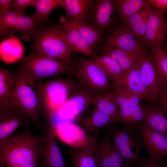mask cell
I'll use <instances>...</instances> for the list:
<instances>
[{
	"label": "cell",
	"instance_id": "obj_37",
	"mask_svg": "<svg viewBox=\"0 0 167 167\" xmlns=\"http://www.w3.org/2000/svg\"><path fill=\"white\" fill-rule=\"evenodd\" d=\"M36 0H13L10 10L17 13L24 14L25 9L28 7L34 6Z\"/></svg>",
	"mask_w": 167,
	"mask_h": 167
},
{
	"label": "cell",
	"instance_id": "obj_10",
	"mask_svg": "<svg viewBox=\"0 0 167 167\" xmlns=\"http://www.w3.org/2000/svg\"><path fill=\"white\" fill-rule=\"evenodd\" d=\"M92 151L98 167H126L121 154L107 134L101 139L96 137Z\"/></svg>",
	"mask_w": 167,
	"mask_h": 167
},
{
	"label": "cell",
	"instance_id": "obj_24",
	"mask_svg": "<svg viewBox=\"0 0 167 167\" xmlns=\"http://www.w3.org/2000/svg\"><path fill=\"white\" fill-rule=\"evenodd\" d=\"M0 58L6 64L14 63L23 58V46L18 36H13L3 41L0 44Z\"/></svg>",
	"mask_w": 167,
	"mask_h": 167
},
{
	"label": "cell",
	"instance_id": "obj_36",
	"mask_svg": "<svg viewBox=\"0 0 167 167\" xmlns=\"http://www.w3.org/2000/svg\"><path fill=\"white\" fill-rule=\"evenodd\" d=\"M148 17L145 18L130 29L137 40L144 48L147 47L145 34Z\"/></svg>",
	"mask_w": 167,
	"mask_h": 167
},
{
	"label": "cell",
	"instance_id": "obj_43",
	"mask_svg": "<svg viewBox=\"0 0 167 167\" xmlns=\"http://www.w3.org/2000/svg\"><path fill=\"white\" fill-rule=\"evenodd\" d=\"M161 47L164 52L167 55V45L165 43L161 46Z\"/></svg>",
	"mask_w": 167,
	"mask_h": 167
},
{
	"label": "cell",
	"instance_id": "obj_30",
	"mask_svg": "<svg viewBox=\"0 0 167 167\" xmlns=\"http://www.w3.org/2000/svg\"><path fill=\"white\" fill-rule=\"evenodd\" d=\"M117 16L122 23L130 16L139 10L146 0H113Z\"/></svg>",
	"mask_w": 167,
	"mask_h": 167
},
{
	"label": "cell",
	"instance_id": "obj_21",
	"mask_svg": "<svg viewBox=\"0 0 167 167\" xmlns=\"http://www.w3.org/2000/svg\"><path fill=\"white\" fill-rule=\"evenodd\" d=\"M114 91L110 90L96 95L92 99L91 105L94 109L112 118L115 123L120 110L114 99Z\"/></svg>",
	"mask_w": 167,
	"mask_h": 167
},
{
	"label": "cell",
	"instance_id": "obj_26",
	"mask_svg": "<svg viewBox=\"0 0 167 167\" xmlns=\"http://www.w3.org/2000/svg\"><path fill=\"white\" fill-rule=\"evenodd\" d=\"M147 113L143 123L167 137V116L159 107L152 105H146Z\"/></svg>",
	"mask_w": 167,
	"mask_h": 167
},
{
	"label": "cell",
	"instance_id": "obj_45",
	"mask_svg": "<svg viewBox=\"0 0 167 167\" xmlns=\"http://www.w3.org/2000/svg\"><path fill=\"white\" fill-rule=\"evenodd\" d=\"M166 45H167V41L165 43Z\"/></svg>",
	"mask_w": 167,
	"mask_h": 167
},
{
	"label": "cell",
	"instance_id": "obj_41",
	"mask_svg": "<svg viewBox=\"0 0 167 167\" xmlns=\"http://www.w3.org/2000/svg\"><path fill=\"white\" fill-rule=\"evenodd\" d=\"M12 0H0V11L10 10Z\"/></svg>",
	"mask_w": 167,
	"mask_h": 167
},
{
	"label": "cell",
	"instance_id": "obj_20",
	"mask_svg": "<svg viewBox=\"0 0 167 167\" xmlns=\"http://www.w3.org/2000/svg\"><path fill=\"white\" fill-rule=\"evenodd\" d=\"M106 55L115 61L120 66L123 72L127 71L139 62L140 53H132L111 48L105 45H98L94 54L98 52Z\"/></svg>",
	"mask_w": 167,
	"mask_h": 167
},
{
	"label": "cell",
	"instance_id": "obj_23",
	"mask_svg": "<svg viewBox=\"0 0 167 167\" xmlns=\"http://www.w3.org/2000/svg\"><path fill=\"white\" fill-rule=\"evenodd\" d=\"M94 140L84 147L70 149L69 163L71 167H98L92 151Z\"/></svg>",
	"mask_w": 167,
	"mask_h": 167
},
{
	"label": "cell",
	"instance_id": "obj_13",
	"mask_svg": "<svg viewBox=\"0 0 167 167\" xmlns=\"http://www.w3.org/2000/svg\"><path fill=\"white\" fill-rule=\"evenodd\" d=\"M166 22L164 14L152 7L147 18L145 34L147 47H160L167 41Z\"/></svg>",
	"mask_w": 167,
	"mask_h": 167
},
{
	"label": "cell",
	"instance_id": "obj_22",
	"mask_svg": "<svg viewBox=\"0 0 167 167\" xmlns=\"http://www.w3.org/2000/svg\"><path fill=\"white\" fill-rule=\"evenodd\" d=\"M62 34L72 54L92 56L96 50L91 46L75 30L62 26Z\"/></svg>",
	"mask_w": 167,
	"mask_h": 167
},
{
	"label": "cell",
	"instance_id": "obj_42",
	"mask_svg": "<svg viewBox=\"0 0 167 167\" xmlns=\"http://www.w3.org/2000/svg\"><path fill=\"white\" fill-rule=\"evenodd\" d=\"M38 161H33L24 165L11 167H38Z\"/></svg>",
	"mask_w": 167,
	"mask_h": 167
},
{
	"label": "cell",
	"instance_id": "obj_25",
	"mask_svg": "<svg viewBox=\"0 0 167 167\" xmlns=\"http://www.w3.org/2000/svg\"><path fill=\"white\" fill-rule=\"evenodd\" d=\"M95 95L80 86L65 103L76 119L85 112L92 105V99Z\"/></svg>",
	"mask_w": 167,
	"mask_h": 167
},
{
	"label": "cell",
	"instance_id": "obj_28",
	"mask_svg": "<svg viewBox=\"0 0 167 167\" xmlns=\"http://www.w3.org/2000/svg\"><path fill=\"white\" fill-rule=\"evenodd\" d=\"M146 105L137 106L121 109L116 123L122 125H139L144 121L147 113Z\"/></svg>",
	"mask_w": 167,
	"mask_h": 167
},
{
	"label": "cell",
	"instance_id": "obj_18",
	"mask_svg": "<svg viewBox=\"0 0 167 167\" xmlns=\"http://www.w3.org/2000/svg\"><path fill=\"white\" fill-rule=\"evenodd\" d=\"M59 21L63 27L72 28L76 30L87 43L95 50L97 45L104 43L102 33L93 25L69 19L64 16L61 17Z\"/></svg>",
	"mask_w": 167,
	"mask_h": 167
},
{
	"label": "cell",
	"instance_id": "obj_34",
	"mask_svg": "<svg viewBox=\"0 0 167 167\" xmlns=\"http://www.w3.org/2000/svg\"><path fill=\"white\" fill-rule=\"evenodd\" d=\"M114 96L120 109L138 105L144 100L140 96L121 89L114 90Z\"/></svg>",
	"mask_w": 167,
	"mask_h": 167
},
{
	"label": "cell",
	"instance_id": "obj_6",
	"mask_svg": "<svg viewBox=\"0 0 167 167\" xmlns=\"http://www.w3.org/2000/svg\"><path fill=\"white\" fill-rule=\"evenodd\" d=\"M73 75L84 89L96 95L114 89L104 72L92 57L75 58Z\"/></svg>",
	"mask_w": 167,
	"mask_h": 167
},
{
	"label": "cell",
	"instance_id": "obj_4",
	"mask_svg": "<svg viewBox=\"0 0 167 167\" xmlns=\"http://www.w3.org/2000/svg\"><path fill=\"white\" fill-rule=\"evenodd\" d=\"M107 126V134L119 151L126 167H138L144 158L141 151L144 148L139 125L129 124L113 127Z\"/></svg>",
	"mask_w": 167,
	"mask_h": 167
},
{
	"label": "cell",
	"instance_id": "obj_31",
	"mask_svg": "<svg viewBox=\"0 0 167 167\" xmlns=\"http://www.w3.org/2000/svg\"><path fill=\"white\" fill-rule=\"evenodd\" d=\"M15 83V74L8 69H0V107L7 105Z\"/></svg>",
	"mask_w": 167,
	"mask_h": 167
},
{
	"label": "cell",
	"instance_id": "obj_33",
	"mask_svg": "<svg viewBox=\"0 0 167 167\" xmlns=\"http://www.w3.org/2000/svg\"><path fill=\"white\" fill-rule=\"evenodd\" d=\"M151 49L162 88L167 86V55L161 47Z\"/></svg>",
	"mask_w": 167,
	"mask_h": 167
},
{
	"label": "cell",
	"instance_id": "obj_17",
	"mask_svg": "<svg viewBox=\"0 0 167 167\" xmlns=\"http://www.w3.org/2000/svg\"><path fill=\"white\" fill-rule=\"evenodd\" d=\"M139 126L144 148L147 150L148 156L163 157L167 155V137L142 123Z\"/></svg>",
	"mask_w": 167,
	"mask_h": 167
},
{
	"label": "cell",
	"instance_id": "obj_8",
	"mask_svg": "<svg viewBox=\"0 0 167 167\" xmlns=\"http://www.w3.org/2000/svg\"><path fill=\"white\" fill-rule=\"evenodd\" d=\"M41 26L32 15H27L9 10L0 11V36L4 37L11 30H16L20 34L21 39L26 41H32L35 29Z\"/></svg>",
	"mask_w": 167,
	"mask_h": 167
},
{
	"label": "cell",
	"instance_id": "obj_12",
	"mask_svg": "<svg viewBox=\"0 0 167 167\" xmlns=\"http://www.w3.org/2000/svg\"><path fill=\"white\" fill-rule=\"evenodd\" d=\"M139 63L141 80L149 100L156 102L161 87L152 55L144 50L140 53Z\"/></svg>",
	"mask_w": 167,
	"mask_h": 167
},
{
	"label": "cell",
	"instance_id": "obj_27",
	"mask_svg": "<svg viewBox=\"0 0 167 167\" xmlns=\"http://www.w3.org/2000/svg\"><path fill=\"white\" fill-rule=\"evenodd\" d=\"M111 118L94 109L82 118L80 124L87 133H98L101 127L114 123Z\"/></svg>",
	"mask_w": 167,
	"mask_h": 167
},
{
	"label": "cell",
	"instance_id": "obj_5",
	"mask_svg": "<svg viewBox=\"0 0 167 167\" xmlns=\"http://www.w3.org/2000/svg\"><path fill=\"white\" fill-rule=\"evenodd\" d=\"M32 85L36 89L42 109L49 116L65 104L69 96L80 87L77 82L70 78L54 79Z\"/></svg>",
	"mask_w": 167,
	"mask_h": 167
},
{
	"label": "cell",
	"instance_id": "obj_15",
	"mask_svg": "<svg viewBox=\"0 0 167 167\" xmlns=\"http://www.w3.org/2000/svg\"><path fill=\"white\" fill-rule=\"evenodd\" d=\"M103 39L105 45L109 47L139 53L145 50L123 23L105 36Z\"/></svg>",
	"mask_w": 167,
	"mask_h": 167
},
{
	"label": "cell",
	"instance_id": "obj_2",
	"mask_svg": "<svg viewBox=\"0 0 167 167\" xmlns=\"http://www.w3.org/2000/svg\"><path fill=\"white\" fill-rule=\"evenodd\" d=\"M74 66L35 52L23 58L16 79L30 85L48 77L73 75Z\"/></svg>",
	"mask_w": 167,
	"mask_h": 167
},
{
	"label": "cell",
	"instance_id": "obj_38",
	"mask_svg": "<svg viewBox=\"0 0 167 167\" xmlns=\"http://www.w3.org/2000/svg\"><path fill=\"white\" fill-rule=\"evenodd\" d=\"M154 105L161 109L167 115V86L161 88L156 104Z\"/></svg>",
	"mask_w": 167,
	"mask_h": 167
},
{
	"label": "cell",
	"instance_id": "obj_32",
	"mask_svg": "<svg viewBox=\"0 0 167 167\" xmlns=\"http://www.w3.org/2000/svg\"><path fill=\"white\" fill-rule=\"evenodd\" d=\"M34 7L35 12L32 15L41 25L45 23L51 12L60 7L59 0H36Z\"/></svg>",
	"mask_w": 167,
	"mask_h": 167
},
{
	"label": "cell",
	"instance_id": "obj_29",
	"mask_svg": "<svg viewBox=\"0 0 167 167\" xmlns=\"http://www.w3.org/2000/svg\"><path fill=\"white\" fill-rule=\"evenodd\" d=\"M92 57L98 64L106 75L109 81L113 84L123 73L120 65L114 60L106 55H94Z\"/></svg>",
	"mask_w": 167,
	"mask_h": 167
},
{
	"label": "cell",
	"instance_id": "obj_19",
	"mask_svg": "<svg viewBox=\"0 0 167 167\" xmlns=\"http://www.w3.org/2000/svg\"><path fill=\"white\" fill-rule=\"evenodd\" d=\"M95 0H59L60 7L66 11L67 19L90 25L87 14Z\"/></svg>",
	"mask_w": 167,
	"mask_h": 167
},
{
	"label": "cell",
	"instance_id": "obj_9",
	"mask_svg": "<svg viewBox=\"0 0 167 167\" xmlns=\"http://www.w3.org/2000/svg\"><path fill=\"white\" fill-rule=\"evenodd\" d=\"M87 17L90 24L102 34L120 20L116 15L112 0H95L88 11Z\"/></svg>",
	"mask_w": 167,
	"mask_h": 167
},
{
	"label": "cell",
	"instance_id": "obj_40",
	"mask_svg": "<svg viewBox=\"0 0 167 167\" xmlns=\"http://www.w3.org/2000/svg\"><path fill=\"white\" fill-rule=\"evenodd\" d=\"M154 9L167 15V0H146Z\"/></svg>",
	"mask_w": 167,
	"mask_h": 167
},
{
	"label": "cell",
	"instance_id": "obj_44",
	"mask_svg": "<svg viewBox=\"0 0 167 167\" xmlns=\"http://www.w3.org/2000/svg\"><path fill=\"white\" fill-rule=\"evenodd\" d=\"M166 28L167 29V21L166 22Z\"/></svg>",
	"mask_w": 167,
	"mask_h": 167
},
{
	"label": "cell",
	"instance_id": "obj_11",
	"mask_svg": "<svg viewBox=\"0 0 167 167\" xmlns=\"http://www.w3.org/2000/svg\"><path fill=\"white\" fill-rule=\"evenodd\" d=\"M28 119L10 100L7 105L0 107V142L11 136L19 126L29 127Z\"/></svg>",
	"mask_w": 167,
	"mask_h": 167
},
{
	"label": "cell",
	"instance_id": "obj_16",
	"mask_svg": "<svg viewBox=\"0 0 167 167\" xmlns=\"http://www.w3.org/2000/svg\"><path fill=\"white\" fill-rule=\"evenodd\" d=\"M114 90L121 89L149 100L147 91L141 79L139 62L129 70L123 72L113 84Z\"/></svg>",
	"mask_w": 167,
	"mask_h": 167
},
{
	"label": "cell",
	"instance_id": "obj_39",
	"mask_svg": "<svg viewBox=\"0 0 167 167\" xmlns=\"http://www.w3.org/2000/svg\"><path fill=\"white\" fill-rule=\"evenodd\" d=\"M163 157L156 158L148 156L144 158L141 165L138 167H164Z\"/></svg>",
	"mask_w": 167,
	"mask_h": 167
},
{
	"label": "cell",
	"instance_id": "obj_35",
	"mask_svg": "<svg viewBox=\"0 0 167 167\" xmlns=\"http://www.w3.org/2000/svg\"><path fill=\"white\" fill-rule=\"evenodd\" d=\"M151 8L152 7L146 1L145 4L139 10L128 17L122 23L128 29H131L143 19L148 16Z\"/></svg>",
	"mask_w": 167,
	"mask_h": 167
},
{
	"label": "cell",
	"instance_id": "obj_1",
	"mask_svg": "<svg viewBox=\"0 0 167 167\" xmlns=\"http://www.w3.org/2000/svg\"><path fill=\"white\" fill-rule=\"evenodd\" d=\"M45 139L43 131L35 135L31 133L29 127H27L21 132L0 141V167L20 166L38 161L43 152Z\"/></svg>",
	"mask_w": 167,
	"mask_h": 167
},
{
	"label": "cell",
	"instance_id": "obj_14",
	"mask_svg": "<svg viewBox=\"0 0 167 167\" xmlns=\"http://www.w3.org/2000/svg\"><path fill=\"white\" fill-rule=\"evenodd\" d=\"M45 139L43 149L38 167H66L55 140L54 125L52 122L43 128Z\"/></svg>",
	"mask_w": 167,
	"mask_h": 167
},
{
	"label": "cell",
	"instance_id": "obj_7",
	"mask_svg": "<svg viewBox=\"0 0 167 167\" xmlns=\"http://www.w3.org/2000/svg\"><path fill=\"white\" fill-rule=\"evenodd\" d=\"M30 85L15 78L10 101L34 121L37 128L40 129L42 126L40 115L42 108L36 91Z\"/></svg>",
	"mask_w": 167,
	"mask_h": 167
},
{
	"label": "cell",
	"instance_id": "obj_3",
	"mask_svg": "<svg viewBox=\"0 0 167 167\" xmlns=\"http://www.w3.org/2000/svg\"><path fill=\"white\" fill-rule=\"evenodd\" d=\"M62 26H41L36 31L32 49L42 55L74 66L75 59L62 32Z\"/></svg>",
	"mask_w": 167,
	"mask_h": 167
}]
</instances>
